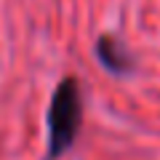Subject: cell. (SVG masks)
I'll return each instance as SVG.
<instances>
[{
    "instance_id": "6da1fadb",
    "label": "cell",
    "mask_w": 160,
    "mask_h": 160,
    "mask_svg": "<svg viewBox=\"0 0 160 160\" xmlns=\"http://www.w3.org/2000/svg\"><path fill=\"white\" fill-rule=\"evenodd\" d=\"M83 123V96L75 78H64L56 86L48 107V155L46 160H56L75 144Z\"/></svg>"
},
{
    "instance_id": "7a4b0ae2",
    "label": "cell",
    "mask_w": 160,
    "mask_h": 160,
    "mask_svg": "<svg viewBox=\"0 0 160 160\" xmlns=\"http://www.w3.org/2000/svg\"><path fill=\"white\" fill-rule=\"evenodd\" d=\"M96 56L102 62V67H107L112 75L131 72V56H128V51L120 46L112 35H102L96 40Z\"/></svg>"
}]
</instances>
